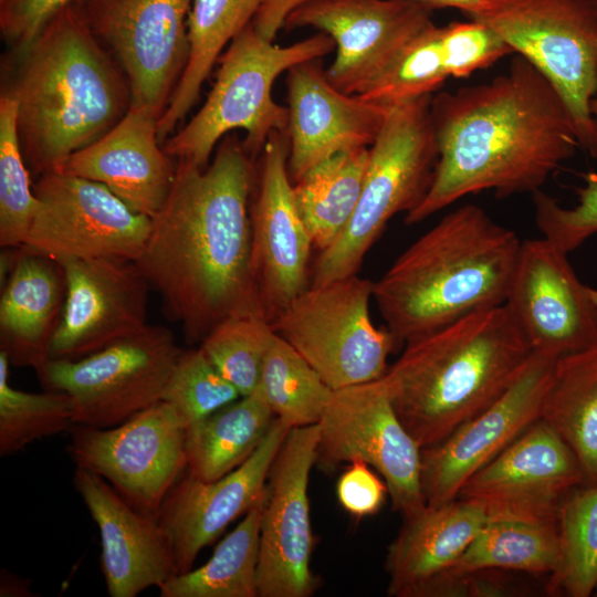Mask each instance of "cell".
Listing matches in <instances>:
<instances>
[{
    "label": "cell",
    "instance_id": "d6a6232c",
    "mask_svg": "<svg viewBox=\"0 0 597 597\" xmlns=\"http://www.w3.org/2000/svg\"><path fill=\"white\" fill-rule=\"evenodd\" d=\"M263 495L214 548L202 566L176 574L158 587L161 597H258L260 522Z\"/></svg>",
    "mask_w": 597,
    "mask_h": 597
},
{
    "label": "cell",
    "instance_id": "836d02e7",
    "mask_svg": "<svg viewBox=\"0 0 597 597\" xmlns=\"http://www.w3.org/2000/svg\"><path fill=\"white\" fill-rule=\"evenodd\" d=\"M255 390L274 417L291 429L318 423L334 391L275 332L264 354Z\"/></svg>",
    "mask_w": 597,
    "mask_h": 597
},
{
    "label": "cell",
    "instance_id": "ac0fdd59",
    "mask_svg": "<svg viewBox=\"0 0 597 597\" xmlns=\"http://www.w3.org/2000/svg\"><path fill=\"white\" fill-rule=\"evenodd\" d=\"M545 238L522 241L505 301L533 352L555 358L597 343V289Z\"/></svg>",
    "mask_w": 597,
    "mask_h": 597
},
{
    "label": "cell",
    "instance_id": "5b68a950",
    "mask_svg": "<svg viewBox=\"0 0 597 597\" xmlns=\"http://www.w3.org/2000/svg\"><path fill=\"white\" fill-rule=\"evenodd\" d=\"M532 354L504 303L408 342L384 379L398 417L423 449L493 404Z\"/></svg>",
    "mask_w": 597,
    "mask_h": 597
},
{
    "label": "cell",
    "instance_id": "cb8c5ba5",
    "mask_svg": "<svg viewBox=\"0 0 597 597\" xmlns=\"http://www.w3.org/2000/svg\"><path fill=\"white\" fill-rule=\"evenodd\" d=\"M74 488L101 536V569L111 597H135L177 574L157 521L123 498L105 479L75 467Z\"/></svg>",
    "mask_w": 597,
    "mask_h": 597
},
{
    "label": "cell",
    "instance_id": "7c38bea8",
    "mask_svg": "<svg viewBox=\"0 0 597 597\" xmlns=\"http://www.w3.org/2000/svg\"><path fill=\"white\" fill-rule=\"evenodd\" d=\"M186 425L160 400L109 428L74 425L66 451L75 467L105 479L144 513H157L187 470Z\"/></svg>",
    "mask_w": 597,
    "mask_h": 597
},
{
    "label": "cell",
    "instance_id": "44dd1931",
    "mask_svg": "<svg viewBox=\"0 0 597 597\" xmlns=\"http://www.w3.org/2000/svg\"><path fill=\"white\" fill-rule=\"evenodd\" d=\"M583 484L574 451L540 419L471 475L457 498L479 503L488 517L558 520L565 496Z\"/></svg>",
    "mask_w": 597,
    "mask_h": 597
},
{
    "label": "cell",
    "instance_id": "8d00e7d4",
    "mask_svg": "<svg viewBox=\"0 0 597 597\" xmlns=\"http://www.w3.org/2000/svg\"><path fill=\"white\" fill-rule=\"evenodd\" d=\"M273 334L271 323L262 314L239 313L219 323L199 347L241 396H247L256 389Z\"/></svg>",
    "mask_w": 597,
    "mask_h": 597
},
{
    "label": "cell",
    "instance_id": "f6af8a7d",
    "mask_svg": "<svg viewBox=\"0 0 597 597\" xmlns=\"http://www.w3.org/2000/svg\"><path fill=\"white\" fill-rule=\"evenodd\" d=\"M311 1L314 0H260L252 25L262 38L273 41L287 17Z\"/></svg>",
    "mask_w": 597,
    "mask_h": 597
},
{
    "label": "cell",
    "instance_id": "1f68e13d",
    "mask_svg": "<svg viewBox=\"0 0 597 597\" xmlns=\"http://www.w3.org/2000/svg\"><path fill=\"white\" fill-rule=\"evenodd\" d=\"M369 147L336 154L293 182L297 210L313 247L328 248L348 224L357 207Z\"/></svg>",
    "mask_w": 597,
    "mask_h": 597
},
{
    "label": "cell",
    "instance_id": "ba28073f",
    "mask_svg": "<svg viewBox=\"0 0 597 597\" xmlns=\"http://www.w3.org/2000/svg\"><path fill=\"white\" fill-rule=\"evenodd\" d=\"M535 66L566 103L579 147L597 158V0H488L471 18Z\"/></svg>",
    "mask_w": 597,
    "mask_h": 597
},
{
    "label": "cell",
    "instance_id": "4fadbf2b",
    "mask_svg": "<svg viewBox=\"0 0 597 597\" xmlns=\"http://www.w3.org/2000/svg\"><path fill=\"white\" fill-rule=\"evenodd\" d=\"M33 191L36 209L24 247L56 261H136L142 255L151 219L132 210L106 186L53 171L40 176Z\"/></svg>",
    "mask_w": 597,
    "mask_h": 597
},
{
    "label": "cell",
    "instance_id": "8fae6325",
    "mask_svg": "<svg viewBox=\"0 0 597 597\" xmlns=\"http://www.w3.org/2000/svg\"><path fill=\"white\" fill-rule=\"evenodd\" d=\"M318 426L317 460L329 467L365 461L383 476L392 509L404 519L427 506L422 448L398 417L384 377L334 390Z\"/></svg>",
    "mask_w": 597,
    "mask_h": 597
},
{
    "label": "cell",
    "instance_id": "8992f818",
    "mask_svg": "<svg viewBox=\"0 0 597 597\" xmlns=\"http://www.w3.org/2000/svg\"><path fill=\"white\" fill-rule=\"evenodd\" d=\"M334 50L335 42L323 32L281 46L262 38L249 23L220 57L214 83L200 109L163 143L164 150L176 161L205 168L223 136L242 129L244 148L253 158L259 156L273 133H286L287 128V107L272 96L275 80L292 66Z\"/></svg>",
    "mask_w": 597,
    "mask_h": 597
},
{
    "label": "cell",
    "instance_id": "603a6c76",
    "mask_svg": "<svg viewBox=\"0 0 597 597\" xmlns=\"http://www.w3.org/2000/svg\"><path fill=\"white\" fill-rule=\"evenodd\" d=\"M285 73L292 182L336 154L373 145L390 106L336 88L322 59L298 63Z\"/></svg>",
    "mask_w": 597,
    "mask_h": 597
},
{
    "label": "cell",
    "instance_id": "3957f363",
    "mask_svg": "<svg viewBox=\"0 0 597 597\" xmlns=\"http://www.w3.org/2000/svg\"><path fill=\"white\" fill-rule=\"evenodd\" d=\"M1 95L17 105L22 154L39 176L60 171L132 105L123 70L78 4L59 12L28 48L12 51Z\"/></svg>",
    "mask_w": 597,
    "mask_h": 597
},
{
    "label": "cell",
    "instance_id": "e575fe53",
    "mask_svg": "<svg viewBox=\"0 0 597 597\" xmlns=\"http://www.w3.org/2000/svg\"><path fill=\"white\" fill-rule=\"evenodd\" d=\"M559 554L551 595L588 597L597 585V483L573 489L558 513Z\"/></svg>",
    "mask_w": 597,
    "mask_h": 597
},
{
    "label": "cell",
    "instance_id": "f1b7e54d",
    "mask_svg": "<svg viewBox=\"0 0 597 597\" xmlns=\"http://www.w3.org/2000/svg\"><path fill=\"white\" fill-rule=\"evenodd\" d=\"M558 554V520L488 517L454 566L446 596H458L460 578L482 570L549 576Z\"/></svg>",
    "mask_w": 597,
    "mask_h": 597
},
{
    "label": "cell",
    "instance_id": "d590c367",
    "mask_svg": "<svg viewBox=\"0 0 597 597\" xmlns=\"http://www.w3.org/2000/svg\"><path fill=\"white\" fill-rule=\"evenodd\" d=\"M8 355L0 350V455L15 454L36 440L70 431L73 408L62 392H28L9 384Z\"/></svg>",
    "mask_w": 597,
    "mask_h": 597
},
{
    "label": "cell",
    "instance_id": "c3c4849f",
    "mask_svg": "<svg viewBox=\"0 0 597 597\" xmlns=\"http://www.w3.org/2000/svg\"><path fill=\"white\" fill-rule=\"evenodd\" d=\"M589 108H590V114L593 116V119L595 122V125L597 127V94L596 96L591 100L590 102V105H589Z\"/></svg>",
    "mask_w": 597,
    "mask_h": 597
},
{
    "label": "cell",
    "instance_id": "9c48e42d",
    "mask_svg": "<svg viewBox=\"0 0 597 597\" xmlns=\"http://www.w3.org/2000/svg\"><path fill=\"white\" fill-rule=\"evenodd\" d=\"M374 282L354 274L310 285L271 323L332 389L383 378L396 339L377 328L369 304Z\"/></svg>",
    "mask_w": 597,
    "mask_h": 597
},
{
    "label": "cell",
    "instance_id": "e0dca14e",
    "mask_svg": "<svg viewBox=\"0 0 597 597\" xmlns=\"http://www.w3.org/2000/svg\"><path fill=\"white\" fill-rule=\"evenodd\" d=\"M432 11L413 0H314L294 10L283 29L313 28L335 42L326 69L339 91L363 94L431 27Z\"/></svg>",
    "mask_w": 597,
    "mask_h": 597
},
{
    "label": "cell",
    "instance_id": "4316f807",
    "mask_svg": "<svg viewBox=\"0 0 597 597\" xmlns=\"http://www.w3.org/2000/svg\"><path fill=\"white\" fill-rule=\"evenodd\" d=\"M0 296V350L14 366L34 369L49 359L66 284L62 264L24 245L14 252Z\"/></svg>",
    "mask_w": 597,
    "mask_h": 597
},
{
    "label": "cell",
    "instance_id": "9a60e30c",
    "mask_svg": "<svg viewBox=\"0 0 597 597\" xmlns=\"http://www.w3.org/2000/svg\"><path fill=\"white\" fill-rule=\"evenodd\" d=\"M318 443V423L292 428L270 469L260 522L258 597H308L316 589L307 490Z\"/></svg>",
    "mask_w": 597,
    "mask_h": 597
},
{
    "label": "cell",
    "instance_id": "b9f144b4",
    "mask_svg": "<svg viewBox=\"0 0 597 597\" xmlns=\"http://www.w3.org/2000/svg\"><path fill=\"white\" fill-rule=\"evenodd\" d=\"M441 43L450 77L455 78L468 77L513 53L494 31L471 19L441 27Z\"/></svg>",
    "mask_w": 597,
    "mask_h": 597
},
{
    "label": "cell",
    "instance_id": "ffe728a7",
    "mask_svg": "<svg viewBox=\"0 0 597 597\" xmlns=\"http://www.w3.org/2000/svg\"><path fill=\"white\" fill-rule=\"evenodd\" d=\"M66 293L49 359L74 360L140 332L151 286L135 261L64 259Z\"/></svg>",
    "mask_w": 597,
    "mask_h": 597
},
{
    "label": "cell",
    "instance_id": "6da1fadb",
    "mask_svg": "<svg viewBox=\"0 0 597 597\" xmlns=\"http://www.w3.org/2000/svg\"><path fill=\"white\" fill-rule=\"evenodd\" d=\"M254 180L243 142L223 138L205 168L176 161L170 192L151 218L135 262L189 344L231 315L262 314L250 273Z\"/></svg>",
    "mask_w": 597,
    "mask_h": 597
},
{
    "label": "cell",
    "instance_id": "4dcf8cb0",
    "mask_svg": "<svg viewBox=\"0 0 597 597\" xmlns=\"http://www.w3.org/2000/svg\"><path fill=\"white\" fill-rule=\"evenodd\" d=\"M541 419L574 451L584 484H596L597 343L556 359Z\"/></svg>",
    "mask_w": 597,
    "mask_h": 597
},
{
    "label": "cell",
    "instance_id": "d6986e66",
    "mask_svg": "<svg viewBox=\"0 0 597 597\" xmlns=\"http://www.w3.org/2000/svg\"><path fill=\"white\" fill-rule=\"evenodd\" d=\"M556 359L533 352L515 380L493 404L441 442L421 450V484L427 505L457 499L471 475L541 419Z\"/></svg>",
    "mask_w": 597,
    "mask_h": 597
},
{
    "label": "cell",
    "instance_id": "ee69618b",
    "mask_svg": "<svg viewBox=\"0 0 597 597\" xmlns=\"http://www.w3.org/2000/svg\"><path fill=\"white\" fill-rule=\"evenodd\" d=\"M387 493L385 481L359 459L348 462L336 484L339 504L356 517L376 514L381 509Z\"/></svg>",
    "mask_w": 597,
    "mask_h": 597
},
{
    "label": "cell",
    "instance_id": "83f0119b",
    "mask_svg": "<svg viewBox=\"0 0 597 597\" xmlns=\"http://www.w3.org/2000/svg\"><path fill=\"white\" fill-rule=\"evenodd\" d=\"M260 0H193L187 21L188 59L157 122L163 144L196 104L223 49L252 22Z\"/></svg>",
    "mask_w": 597,
    "mask_h": 597
},
{
    "label": "cell",
    "instance_id": "277c9868",
    "mask_svg": "<svg viewBox=\"0 0 597 597\" xmlns=\"http://www.w3.org/2000/svg\"><path fill=\"white\" fill-rule=\"evenodd\" d=\"M522 241L484 209L464 205L411 243L374 282L373 298L397 343L504 304Z\"/></svg>",
    "mask_w": 597,
    "mask_h": 597
},
{
    "label": "cell",
    "instance_id": "f546056e",
    "mask_svg": "<svg viewBox=\"0 0 597 597\" xmlns=\"http://www.w3.org/2000/svg\"><path fill=\"white\" fill-rule=\"evenodd\" d=\"M274 419L262 396L254 390L188 426L186 471L207 482L224 476L254 453Z\"/></svg>",
    "mask_w": 597,
    "mask_h": 597
},
{
    "label": "cell",
    "instance_id": "ab89813d",
    "mask_svg": "<svg viewBox=\"0 0 597 597\" xmlns=\"http://www.w3.org/2000/svg\"><path fill=\"white\" fill-rule=\"evenodd\" d=\"M240 397L239 390L198 347L182 350L165 386L161 400L172 406L188 427Z\"/></svg>",
    "mask_w": 597,
    "mask_h": 597
},
{
    "label": "cell",
    "instance_id": "7bdbcfd3",
    "mask_svg": "<svg viewBox=\"0 0 597 597\" xmlns=\"http://www.w3.org/2000/svg\"><path fill=\"white\" fill-rule=\"evenodd\" d=\"M83 0H0V29L12 51L28 48L63 9Z\"/></svg>",
    "mask_w": 597,
    "mask_h": 597
},
{
    "label": "cell",
    "instance_id": "7a4b0ae2",
    "mask_svg": "<svg viewBox=\"0 0 597 597\" xmlns=\"http://www.w3.org/2000/svg\"><path fill=\"white\" fill-rule=\"evenodd\" d=\"M430 112L437 168L407 224L484 190L499 198L533 193L579 147L563 97L521 55L489 82L433 95Z\"/></svg>",
    "mask_w": 597,
    "mask_h": 597
},
{
    "label": "cell",
    "instance_id": "2e32d148",
    "mask_svg": "<svg viewBox=\"0 0 597 597\" xmlns=\"http://www.w3.org/2000/svg\"><path fill=\"white\" fill-rule=\"evenodd\" d=\"M287 159V135L275 132L259 155L250 203V273L261 312L270 323L307 287L313 247L295 203Z\"/></svg>",
    "mask_w": 597,
    "mask_h": 597
},
{
    "label": "cell",
    "instance_id": "52a82bcc",
    "mask_svg": "<svg viewBox=\"0 0 597 597\" xmlns=\"http://www.w3.org/2000/svg\"><path fill=\"white\" fill-rule=\"evenodd\" d=\"M433 94L389 107L369 147L362 192L353 217L336 240L321 251L312 285L357 274L363 260L399 212H410L433 181L438 149L431 121Z\"/></svg>",
    "mask_w": 597,
    "mask_h": 597
},
{
    "label": "cell",
    "instance_id": "5bb4252c",
    "mask_svg": "<svg viewBox=\"0 0 597 597\" xmlns=\"http://www.w3.org/2000/svg\"><path fill=\"white\" fill-rule=\"evenodd\" d=\"M193 0H83L91 30L111 51L130 90L132 107L159 119L188 59Z\"/></svg>",
    "mask_w": 597,
    "mask_h": 597
},
{
    "label": "cell",
    "instance_id": "d4e9b609",
    "mask_svg": "<svg viewBox=\"0 0 597 597\" xmlns=\"http://www.w3.org/2000/svg\"><path fill=\"white\" fill-rule=\"evenodd\" d=\"M158 117L132 107L105 135L75 151L57 172L106 186L132 210L154 218L172 187L176 164L158 138Z\"/></svg>",
    "mask_w": 597,
    "mask_h": 597
},
{
    "label": "cell",
    "instance_id": "bcb514c9",
    "mask_svg": "<svg viewBox=\"0 0 597 597\" xmlns=\"http://www.w3.org/2000/svg\"><path fill=\"white\" fill-rule=\"evenodd\" d=\"M422 7L434 10L441 8H454L462 11L469 19L480 13L486 6L488 0H413Z\"/></svg>",
    "mask_w": 597,
    "mask_h": 597
},
{
    "label": "cell",
    "instance_id": "7dc6e473",
    "mask_svg": "<svg viewBox=\"0 0 597 597\" xmlns=\"http://www.w3.org/2000/svg\"><path fill=\"white\" fill-rule=\"evenodd\" d=\"M0 596L1 597H30L32 591L30 589V582L11 574L7 569L1 570L0 576Z\"/></svg>",
    "mask_w": 597,
    "mask_h": 597
},
{
    "label": "cell",
    "instance_id": "30bf717a",
    "mask_svg": "<svg viewBox=\"0 0 597 597\" xmlns=\"http://www.w3.org/2000/svg\"><path fill=\"white\" fill-rule=\"evenodd\" d=\"M182 350L170 329L147 325L94 354L46 359L34 370L45 390L69 397L75 425L109 428L161 400Z\"/></svg>",
    "mask_w": 597,
    "mask_h": 597
},
{
    "label": "cell",
    "instance_id": "681fc988",
    "mask_svg": "<svg viewBox=\"0 0 597 597\" xmlns=\"http://www.w3.org/2000/svg\"><path fill=\"white\" fill-rule=\"evenodd\" d=\"M593 595L597 596V585H596V587H595V590H594V594H593Z\"/></svg>",
    "mask_w": 597,
    "mask_h": 597
},
{
    "label": "cell",
    "instance_id": "74e56055",
    "mask_svg": "<svg viewBox=\"0 0 597 597\" xmlns=\"http://www.w3.org/2000/svg\"><path fill=\"white\" fill-rule=\"evenodd\" d=\"M17 127V105L0 96V245L25 243L36 209Z\"/></svg>",
    "mask_w": 597,
    "mask_h": 597
},
{
    "label": "cell",
    "instance_id": "f35d334b",
    "mask_svg": "<svg viewBox=\"0 0 597 597\" xmlns=\"http://www.w3.org/2000/svg\"><path fill=\"white\" fill-rule=\"evenodd\" d=\"M450 77L441 27L432 24L359 96L385 106L433 94Z\"/></svg>",
    "mask_w": 597,
    "mask_h": 597
},
{
    "label": "cell",
    "instance_id": "60d3db41",
    "mask_svg": "<svg viewBox=\"0 0 597 597\" xmlns=\"http://www.w3.org/2000/svg\"><path fill=\"white\" fill-rule=\"evenodd\" d=\"M586 186L577 189L578 205L562 207L541 190L533 192L535 222L542 237L566 253L597 233V175H584Z\"/></svg>",
    "mask_w": 597,
    "mask_h": 597
},
{
    "label": "cell",
    "instance_id": "7402d4cb",
    "mask_svg": "<svg viewBox=\"0 0 597 597\" xmlns=\"http://www.w3.org/2000/svg\"><path fill=\"white\" fill-rule=\"evenodd\" d=\"M290 430L275 418L254 453L230 473L207 482L186 471L174 484L156 517L177 574L190 570L198 554L263 495L272 463Z\"/></svg>",
    "mask_w": 597,
    "mask_h": 597
},
{
    "label": "cell",
    "instance_id": "484cf974",
    "mask_svg": "<svg viewBox=\"0 0 597 597\" xmlns=\"http://www.w3.org/2000/svg\"><path fill=\"white\" fill-rule=\"evenodd\" d=\"M486 520L479 503L460 498L404 519L386 555L388 595L444 597L454 566Z\"/></svg>",
    "mask_w": 597,
    "mask_h": 597
}]
</instances>
